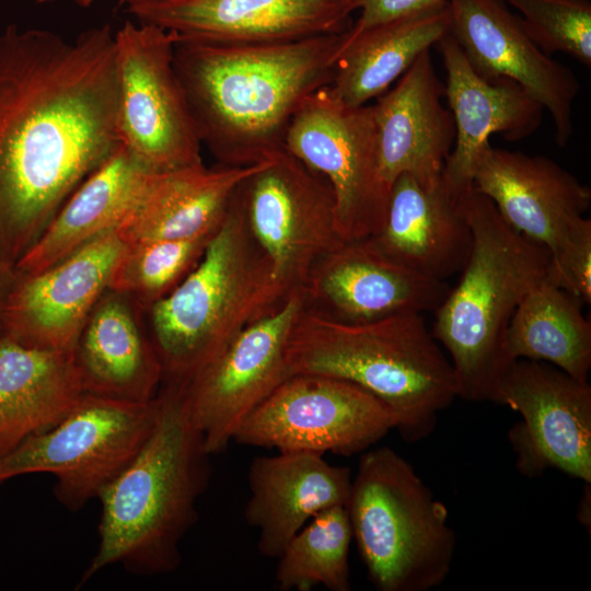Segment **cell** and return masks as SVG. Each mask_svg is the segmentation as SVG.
Instances as JSON below:
<instances>
[{"instance_id": "obj_33", "label": "cell", "mask_w": 591, "mask_h": 591, "mask_svg": "<svg viewBox=\"0 0 591 591\" xmlns=\"http://www.w3.org/2000/svg\"><path fill=\"white\" fill-rule=\"evenodd\" d=\"M546 281L591 303V220L586 218L560 250L549 256Z\"/></svg>"}, {"instance_id": "obj_5", "label": "cell", "mask_w": 591, "mask_h": 591, "mask_svg": "<svg viewBox=\"0 0 591 591\" xmlns=\"http://www.w3.org/2000/svg\"><path fill=\"white\" fill-rule=\"evenodd\" d=\"M239 187L199 263L146 312L162 383L188 382L290 294L248 228Z\"/></svg>"}, {"instance_id": "obj_30", "label": "cell", "mask_w": 591, "mask_h": 591, "mask_svg": "<svg viewBox=\"0 0 591 591\" xmlns=\"http://www.w3.org/2000/svg\"><path fill=\"white\" fill-rule=\"evenodd\" d=\"M352 529L346 506L327 508L305 524L288 543L279 559L275 581L281 591H350L349 547Z\"/></svg>"}, {"instance_id": "obj_19", "label": "cell", "mask_w": 591, "mask_h": 591, "mask_svg": "<svg viewBox=\"0 0 591 591\" xmlns=\"http://www.w3.org/2000/svg\"><path fill=\"white\" fill-rule=\"evenodd\" d=\"M473 188L487 196L517 232L557 253L583 221L591 189L544 155L497 149L483 153Z\"/></svg>"}, {"instance_id": "obj_1", "label": "cell", "mask_w": 591, "mask_h": 591, "mask_svg": "<svg viewBox=\"0 0 591 591\" xmlns=\"http://www.w3.org/2000/svg\"><path fill=\"white\" fill-rule=\"evenodd\" d=\"M115 32L0 31V250L16 265L120 144Z\"/></svg>"}, {"instance_id": "obj_23", "label": "cell", "mask_w": 591, "mask_h": 591, "mask_svg": "<svg viewBox=\"0 0 591 591\" xmlns=\"http://www.w3.org/2000/svg\"><path fill=\"white\" fill-rule=\"evenodd\" d=\"M351 482L347 466L332 465L317 453L279 452L253 459L244 518L258 532V552L277 558L314 515L347 506Z\"/></svg>"}, {"instance_id": "obj_16", "label": "cell", "mask_w": 591, "mask_h": 591, "mask_svg": "<svg viewBox=\"0 0 591 591\" xmlns=\"http://www.w3.org/2000/svg\"><path fill=\"white\" fill-rule=\"evenodd\" d=\"M357 0H149L127 7L139 23L176 40L273 44L338 34L351 26Z\"/></svg>"}, {"instance_id": "obj_12", "label": "cell", "mask_w": 591, "mask_h": 591, "mask_svg": "<svg viewBox=\"0 0 591 591\" xmlns=\"http://www.w3.org/2000/svg\"><path fill=\"white\" fill-rule=\"evenodd\" d=\"M239 189L248 228L276 277L289 293L302 290L313 265L345 242L328 182L282 150Z\"/></svg>"}, {"instance_id": "obj_28", "label": "cell", "mask_w": 591, "mask_h": 591, "mask_svg": "<svg viewBox=\"0 0 591 591\" xmlns=\"http://www.w3.org/2000/svg\"><path fill=\"white\" fill-rule=\"evenodd\" d=\"M448 33L447 0L358 33L347 30L327 88L348 105H366L386 92L421 53Z\"/></svg>"}, {"instance_id": "obj_7", "label": "cell", "mask_w": 591, "mask_h": 591, "mask_svg": "<svg viewBox=\"0 0 591 591\" xmlns=\"http://www.w3.org/2000/svg\"><path fill=\"white\" fill-rule=\"evenodd\" d=\"M346 508L376 590L429 591L447 579L456 547L448 508L395 450L361 455Z\"/></svg>"}, {"instance_id": "obj_25", "label": "cell", "mask_w": 591, "mask_h": 591, "mask_svg": "<svg viewBox=\"0 0 591 591\" xmlns=\"http://www.w3.org/2000/svg\"><path fill=\"white\" fill-rule=\"evenodd\" d=\"M264 162L213 167L202 163L152 172L141 197L117 231L127 244L186 239L216 231L237 186Z\"/></svg>"}, {"instance_id": "obj_37", "label": "cell", "mask_w": 591, "mask_h": 591, "mask_svg": "<svg viewBox=\"0 0 591 591\" xmlns=\"http://www.w3.org/2000/svg\"><path fill=\"white\" fill-rule=\"evenodd\" d=\"M53 1H56V0H37L38 3H48V2H53ZM76 4L82 7V8H88L90 7L95 0H72Z\"/></svg>"}, {"instance_id": "obj_36", "label": "cell", "mask_w": 591, "mask_h": 591, "mask_svg": "<svg viewBox=\"0 0 591 591\" xmlns=\"http://www.w3.org/2000/svg\"><path fill=\"white\" fill-rule=\"evenodd\" d=\"M586 490L583 493V497L581 498V501L579 503V510H578V519L581 521L582 524H588L587 521V511L590 512V483H586Z\"/></svg>"}, {"instance_id": "obj_3", "label": "cell", "mask_w": 591, "mask_h": 591, "mask_svg": "<svg viewBox=\"0 0 591 591\" xmlns=\"http://www.w3.org/2000/svg\"><path fill=\"white\" fill-rule=\"evenodd\" d=\"M154 427L135 457L101 491L99 546L80 584L112 565L141 576L182 561L181 543L198 518L209 456L179 383H162Z\"/></svg>"}, {"instance_id": "obj_2", "label": "cell", "mask_w": 591, "mask_h": 591, "mask_svg": "<svg viewBox=\"0 0 591 591\" xmlns=\"http://www.w3.org/2000/svg\"><path fill=\"white\" fill-rule=\"evenodd\" d=\"M345 32L273 44L175 40L198 138L218 164L250 166L285 150L296 112L329 84Z\"/></svg>"}, {"instance_id": "obj_32", "label": "cell", "mask_w": 591, "mask_h": 591, "mask_svg": "<svg viewBox=\"0 0 591 591\" xmlns=\"http://www.w3.org/2000/svg\"><path fill=\"white\" fill-rule=\"evenodd\" d=\"M521 13L530 39L547 56L565 53L591 66V3L589 0H503Z\"/></svg>"}, {"instance_id": "obj_8", "label": "cell", "mask_w": 591, "mask_h": 591, "mask_svg": "<svg viewBox=\"0 0 591 591\" xmlns=\"http://www.w3.org/2000/svg\"><path fill=\"white\" fill-rule=\"evenodd\" d=\"M157 415V396L138 403L84 392L59 422L0 457V484L25 474H50L57 500L77 511L135 457Z\"/></svg>"}, {"instance_id": "obj_27", "label": "cell", "mask_w": 591, "mask_h": 591, "mask_svg": "<svg viewBox=\"0 0 591 591\" xmlns=\"http://www.w3.org/2000/svg\"><path fill=\"white\" fill-rule=\"evenodd\" d=\"M83 393L73 351L0 336V457L59 422Z\"/></svg>"}, {"instance_id": "obj_15", "label": "cell", "mask_w": 591, "mask_h": 591, "mask_svg": "<svg viewBox=\"0 0 591 591\" xmlns=\"http://www.w3.org/2000/svg\"><path fill=\"white\" fill-rule=\"evenodd\" d=\"M126 246L117 229L33 274H19L7 300L2 335L26 347L73 351Z\"/></svg>"}, {"instance_id": "obj_22", "label": "cell", "mask_w": 591, "mask_h": 591, "mask_svg": "<svg viewBox=\"0 0 591 591\" xmlns=\"http://www.w3.org/2000/svg\"><path fill=\"white\" fill-rule=\"evenodd\" d=\"M461 195L449 188L442 177L437 185L427 187L412 175L402 174L392 184L383 227L367 240L407 269L445 281L461 273L472 247Z\"/></svg>"}, {"instance_id": "obj_38", "label": "cell", "mask_w": 591, "mask_h": 591, "mask_svg": "<svg viewBox=\"0 0 591 591\" xmlns=\"http://www.w3.org/2000/svg\"><path fill=\"white\" fill-rule=\"evenodd\" d=\"M144 1H149V0H118V5H126L129 7L131 4H136V3H139V2H144Z\"/></svg>"}, {"instance_id": "obj_14", "label": "cell", "mask_w": 591, "mask_h": 591, "mask_svg": "<svg viewBox=\"0 0 591 591\" xmlns=\"http://www.w3.org/2000/svg\"><path fill=\"white\" fill-rule=\"evenodd\" d=\"M304 304L302 290L290 292L276 311L244 328L213 361L181 383L211 455L227 449L247 415L289 376L286 345Z\"/></svg>"}, {"instance_id": "obj_9", "label": "cell", "mask_w": 591, "mask_h": 591, "mask_svg": "<svg viewBox=\"0 0 591 591\" xmlns=\"http://www.w3.org/2000/svg\"><path fill=\"white\" fill-rule=\"evenodd\" d=\"M175 35L126 21L115 32L120 144L150 172L202 164L201 142L174 67Z\"/></svg>"}, {"instance_id": "obj_29", "label": "cell", "mask_w": 591, "mask_h": 591, "mask_svg": "<svg viewBox=\"0 0 591 591\" xmlns=\"http://www.w3.org/2000/svg\"><path fill=\"white\" fill-rule=\"evenodd\" d=\"M580 299L546 279L517 308L505 334L508 364L518 359L543 361L588 381L591 369V324Z\"/></svg>"}, {"instance_id": "obj_13", "label": "cell", "mask_w": 591, "mask_h": 591, "mask_svg": "<svg viewBox=\"0 0 591 591\" xmlns=\"http://www.w3.org/2000/svg\"><path fill=\"white\" fill-rule=\"evenodd\" d=\"M494 403L521 416L509 431L515 467L526 477L548 468L591 483V386L555 366L526 359L502 372Z\"/></svg>"}, {"instance_id": "obj_34", "label": "cell", "mask_w": 591, "mask_h": 591, "mask_svg": "<svg viewBox=\"0 0 591 591\" xmlns=\"http://www.w3.org/2000/svg\"><path fill=\"white\" fill-rule=\"evenodd\" d=\"M445 0H357L360 12L356 22L348 28L358 33L389 20L408 15Z\"/></svg>"}, {"instance_id": "obj_4", "label": "cell", "mask_w": 591, "mask_h": 591, "mask_svg": "<svg viewBox=\"0 0 591 591\" xmlns=\"http://www.w3.org/2000/svg\"><path fill=\"white\" fill-rule=\"evenodd\" d=\"M285 356L289 375L338 378L378 397L395 414V429L407 442L427 438L459 397L452 364L419 313L346 323L304 304Z\"/></svg>"}, {"instance_id": "obj_6", "label": "cell", "mask_w": 591, "mask_h": 591, "mask_svg": "<svg viewBox=\"0 0 591 591\" xmlns=\"http://www.w3.org/2000/svg\"><path fill=\"white\" fill-rule=\"evenodd\" d=\"M461 201L472 247L456 287L433 311L431 333L450 356L459 397L494 402L509 366L502 350L506 331L524 297L546 279L549 252L512 229L473 187Z\"/></svg>"}, {"instance_id": "obj_18", "label": "cell", "mask_w": 591, "mask_h": 591, "mask_svg": "<svg viewBox=\"0 0 591 591\" xmlns=\"http://www.w3.org/2000/svg\"><path fill=\"white\" fill-rule=\"evenodd\" d=\"M449 290L445 281L389 259L367 239L344 242L321 257L302 288L308 308L346 323L434 311Z\"/></svg>"}, {"instance_id": "obj_31", "label": "cell", "mask_w": 591, "mask_h": 591, "mask_svg": "<svg viewBox=\"0 0 591 591\" xmlns=\"http://www.w3.org/2000/svg\"><path fill=\"white\" fill-rule=\"evenodd\" d=\"M217 230L186 239L126 243L108 289L147 312L196 267Z\"/></svg>"}, {"instance_id": "obj_10", "label": "cell", "mask_w": 591, "mask_h": 591, "mask_svg": "<svg viewBox=\"0 0 591 591\" xmlns=\"http://www.w3.org/2000/svg\"><path fill=\"white\" fill-rule=\"evenodd\" d=\"M283 149L328 182L345 242L381 230L392 187L380 171L372 106L348 105L323 86L296 112Z\"/></svg>"}, {"instance_id": "obj_21", "label": "cell", "mask_w": 591, "mask_h": 591, "mask_svg": "<svg viewBox=\"0 0 591 591\" xmlns=\"http://www.w3.org/2000/svg\"><path fill=\"white\" fill-rule=\"evenodd\" d=\"M443 95L428 49L372 105L380 171L391 187L402 174L427 187L441 181L455 141L453 115L442 104Z\"/></svg>"}, {"instance_id": "obj_26", "label": "cell", "mask_w": 591, "mask_h": 591, "mask_svg": "<svg viewBox=\"0 0 591 591\" xmlns=\"http://www.w3.org/2000/svg\"><path fill=\"white\" fill-rule=\"evenodd\" d=\"M151 173L119 144L68 197L16 263V273L40 271L116 230L141 197Z\"/></svg>"}, {"instance_id": "obj_17", "label": "cell", "mask_w": 591, "mask_h": 591, "mask_svg": "<svg viewBox=\"0 0 591 591\" xmlns=\"http://www.w3.org/2000/svg\"><path fill=\"white\" fill-rule=\"evenodd\" d=\"M450 34L483 79L521 85L552 117L555 141L573 134L572 108L580 83L567 66L545 55L526 35L503 0H447Z\"/></svg>"}, {"instance_id": "obj_35", "label": "cell", "mask_w": 591, "mask_h": 591, "mask_svg": "<svg viewBox=\"0 0 591 591\" xmlns=\"http://www.w3.org/2000/svg\"><path fill=\"white\" fill-rule=\"evenodd\" d=\"M16 277L18 273L14 264L0 250V336H2L3 310Z\"/></svg>"}, {"instance_id": "obj_11", "label": "cell", "mask_w": 591, "mask_h": 591, "mask_svg": "<svg viewBox=\"0 0 591 591\" xmlns=\"http://www.w3.org/2000/svg\"><path fill=\"white\" fill-rule=\"evenodd\" d=\"M395 414L361 386L291 374L241 422L232 441L279 452L362 453L396 428Z\"/></svg>"}, {"instance_id": "obj_20", "label": "cell", "mask_w": 591, "mask_h": 591, "mask_svg": "<svg viewBox=\"0 0 591 591\" xmlns=\"http://www.w3.org/2000/svg\"><path fill=\"white\" fill-rule=\"evenodd\" d=\"M436 46L442 56L447 74L444 96L455 124V141L442 179L461 195L473 187L477 164L490 146V136L501 134L508 141L529 137L540 127L544 108L514 81L483 79L450 33Z\"/></svg>"}, {"instance_id": "obj_24", "label": "cell", "mask_w": 591, "mask_h": 591, "mask_svg": "<svg viewBox=\"0 0 591 591\" xmlns=\"http://www.w3.org/2000/svg\"><path fill=\"white\" fill-rule=\"evenodd\" d=\"M141 313L111 289L97 301L73 349L85 393L138 403L155 398L163 371Z\"/></svg>"}]
</instances>
